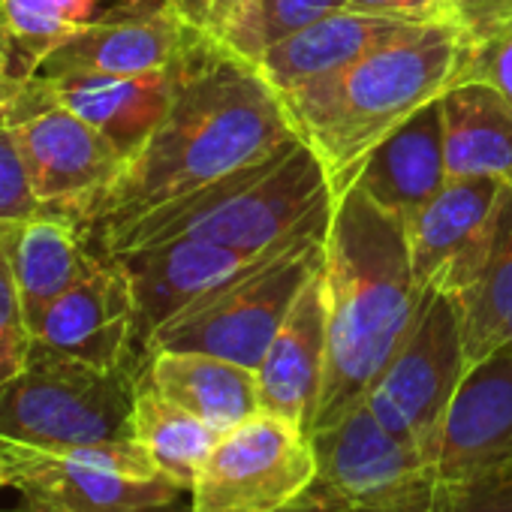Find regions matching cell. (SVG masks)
<instances>
[{"instance_id": "1", "label": "cell", "mask_w": 512, "mask_h": 512, "mask_svg": "<svg viewBox=\"0 0 512 512\" xmlns=\"http://www.w3.org/2000/svg\"><path fill=\"white\" fill-rule=\"evenodd\" d=\"M299 133L281 94L253 64L193 34L178 61L172 106L106 193L91 235L133 220L269 160Z\"/></svg>"}, {"instance_id": "2", "label": "cell", "mask_w": 512, "mask_h": 512, "mask_svg": "<svg viewBox=\"0 0 512 512\" xmlns=\"http://www.w3.org/2000/svg\"><path fill=\"white\" fill-rule=\"evenodd\" d=\"M425 293L413 278L404 214L350 184L326 235L329 356L311 434L365 401L413 332Z\"/></svg>"}, {"instance_id": "3", "label": "cell", "mask_w": 512, "mask_h": 512, "mask_svg": "<svg viewBox=\"0 0 512 512\" xmlns=\"http://www.w3.org/2000/svg\"><path fill=\"white\" fill-rule=\"evenodd\" d=\"M464 55L467 25L422 22L347 70L281 94L293 130L323 160L335 199L380 142L461 82Z\"/></svg>"}, {"instance_id": "4", "label": "cell", "mask_w": 512, "mask_h": 512, "mask_svg": "<svg viewBox=\"0 0 512 512\" xmlns=\"http://www.w3.org/2000/svg\"><path fill=\"white\" fill-rule=\"evenodd\" d=\"M332 211L335 190L329 172L317 151L296 136L269 160L100 238V250L124 253L175 238H202L235 250H269L329 226Z\"/></svg>"}, {"instance_id": "5", "label": "cell", "mask_w": 512, "mask_h": 512, "mask_svg": "<svg viewBox=\"0 0 512 512\" xmlns=\"http://www.w3.org/2000/svg\"><path fill=\"white\" fill-rule=\"evenodd\" d=\"M142 368H97L31 347L25 368L0 386V434L70 452L133 440V404Z\"/></svg>"}, {"instance_id": "6", "label": "cell", "mask_w": 512, "mask_h": 512, "mask_svg": "<svg viewBox=\"0 0 512 512\" xmlns=\"http://www.w3.org/2000/svg\"><path fill=\"white\" fill-rule=\"evenodd\" d=\"M326 235L314 232L293 241L241 278L193 302L148 341L145 359L157 350H187L256 371L290 308L323 269Z\"/></svg>"}, {"instance_id": "7", "label": "cell", "mask_w": 512, "mask_h": 512, "mask_svg": "<svg viewBox=\"0 0 512 512\" xmlns=\"http://www.w3.org/2000/svg\"><path fill=\"white\" fill-rule=\"evenodd\" d=\"M311 443L317 485L344 512H452V488L434 464L389 434L365 401L314 431Z\"/></svg>"}, {"instance_id": "8", "label": "cell", "mask_w": 512, "mask_h": 512, "mask_svg": "<svg viewBox=\"0 0 512 512\" xmlns=\"http://www.w3.org/2000/svg\"><path fill=\"white\" fill-rule=\"evenodd\" d=\"M314 482L311 434L260 410L214 440L193 479L190 512H281Z\"/></svg>"}, {"instance_id": "9", "label": "cell", "mask_w": 512, "mask_h": 512, "mask_svg": "<svg viewBox=\"0 0 512 512\" xmlns=\"http://www.w3.org/2000/svg\"><path fill=\"white\" fill-rule=\"evenodd\" d=\"M464 374L458 305L452 293L431 287L413 332L368 389L365 407L389 434L431 461L443 416Z\"/></svg>"}, {"instance_id": "10", "label": "cell", "mask_w": 512, "mask_h": 512, "mask_svg": "<svg viewBox=\"0 0 512 512\" xmlns=\"http://www.w3.org/2000/svg\"><path fill=\"white\" fill-rule=\"evenodd\" d=\"M10 130L40 211L67 217L91 235L106 193L127 166L118 145L58 103H43Z\"/></svg>"}, {"instance_id": "11", "label": "cell", "mask_w": 512, "mask_h": 512, "mask_svg": "<svg viewBox=\"0 0 512 512\" xmlns=\"http://www.w3.org/2000/svg\"><path fill=\"white\" fill-rule=\"evenodd\" d=\"M19 494V512H169L187 491L136 443H118L52 452Z\"/></svg>"}, {"instance_id": "12", "label": "cell", "mask_w": 512, "mask_h": 512, "mask_svg": "<svg viewBox=\"0 0 512 512\" xmlns=\"http://www.w3.org/2000/svg\"><path fill=\"white\" fill-rule=\"evenodd\" d=\"M314 232H329V226L311 229L305 235H314ZM305 235H299V238H305ZM299 238H293V241H299ZM293 241L269 247V250H235V247L202 241V238H175V241L115 253L124 263L130 284H133L136 338H139L142 356L148 350V341L172 317L187 311L202 296L241 278L244 272L260 266L278 250L290 247Z\"/></svg>"}, {"instance_id": "13", "label": "cell", "mask_w": 512, "mask_h": 512, "mask_svg": "<svg viewBox=\"0 0 512 512\" xmlns=\"http://www.w3.org/2000/svg\"><path fill=\"white\" fill-rule=\"evenodd\" d=\"M34 344L97 368H142L136 338V299L124 263L94 250L79 281L43 314Z\"/></svg>"}, {"instance_id": "14", "label": "cell", "mask_w": 512, "mask_h": 512, "mask_svg": "<svg viewBox=\"0 0 512 512\" xmlns=\"http://www.w3.org/2000/svg\"><path fill=\"white\" fill-rule=\"evenodd\" d=\"M193 31L169 0H121L103 19L67 37L37 76H145L169 70L190 46Z\"/></svg>"}, {"instance_id": "15", "label": "cell", "mask_w": 512, "mask_h": 512, "mask_svg": "<svg viewBox=\"0 0 512 512\" xmlns=\"http://www.w3.org/2000/svg\"><path fill=\"white\" fill-rule=\"evenodd\" d=\"M431 464L446 485L512 464V347L467 368L443 416Z\"/></svg>"}, {"instance_id": "16", "label": "cell", "mask_w": 512, "mask_h": 512, "mask_svg": "<svg viewBox=\"0 0 512 512\" xmlns=\"http://www.w3.org/2000/svg\"><path fill=\"white\" fill-rule=\"evenodd\" d=\"M181 61V58H178ZM178 61L169 70L145 73V76H34L25 88L19 121L37 112L43 103H58L94 124L103 136H109L118 151L130 160L148 136L166 118L175 85H178ZM16 121V124H19ZM13 124V127H16Z\"/></svg>"}, {"instance_id": "17", "label": "cell", "mask_w": 512, "mask_h": 512, "mask_svg": "<svg viewBox=\"0 0 512 512\" xmlns=\"http://www.w3.org/2000/svg\"><path fill=\"white\" fill-rule=\"evenodd\" d=\"M461 320L467 368L512 347V187H503L485 229L443 275Z\"/></svg>"}, {"instance_id": "18", "label": "cell", "mask_w": 512, "mask_h": 512, "mask_svg": "<svg viewBox=\"0 0 512 512\" xmlns=\"http://www.w3.org/2000/svg\"><path fill=\"white\" fill-rule=\"evenodd\" d=\"M329 356V305L326 263L308 281L287 320L281 323L269 353L256 368L263 410L278 413L311 434Z\"/></svg>"}, {"instance_id": "19", "label": "cell", "mask_w": 512, "mask_h": 512, "mask_svg": "<svg viewBox=\"0 0 512 512\" xmlns=\"http://www.w3.org/2000/svg\"><path fill=\"white\" fill-rule=\"evenodd\" d=\"M422 22L392 19V16H371L356 10H338L314 25L290 34L278 46H272L260 61L256 70L260 76L278 91H296L308 82L335 76L374 52L377 46L407 34Z\"/></svg>"}, {"instance_id": "20", "label": "cell", "mask_w": 512, "mask_h": 512, "mask_svg": "<svg viewBox=\"0 0 512 512\" xmlns=\"http://www.w3.org/2000/svg\"><path fill=\"white\" fill-rule=\"evenodd\" d=\"M446 175L443 142V97L416 112L386 142H380L362 163L353 184H359L374 202L395 214H413L440 187Z\"/></svg>"}, {"instance_id": "21", "label": "cell", "mask_w": 512, "mask_h": 512, "mask_svg": "<svg viewBox=\"0 0 512 512\" xmlns=\"http://www.w3.org/2000/svg\"><path fill=\"white\" fill-rule=\"evenodd\" d=\"M142 377L157 392H163L166 398L199 416L205 425H211L217 434L263 410L256 371L220 356L157 350L148 353Z\"/></svg>"}, {"instance_id": "22", "label": "cell", "mask_w": 512, "mask_h": 512, "mask_svg": "<svg viewBox=\"0 0 512 512\" xmlns=\"http://www.w3.org/2000/svg\"><path fill=\"white\" fill-rule=\"evenodd\" d=\"M500 193L503 184L488 178H449L437 196L404 217L419 290L440 287L452 263L485 229Z\"/></svg>"}, {"instance_id": "23", "label": "cell", "mask_w": 512, "mask_h": 512, "mask_svg": "<svg viewBox=\"0 0 512 512\" xmlns=\"http://www.w3.org/2000/svg\"><path fill=\"white\" fill-rule=\"evenodd\" d=\"M449 178H488L512 187V106L485 82H458L443 94Z\"/></svg>"}, {"instance_id": "24", "label": "cell", "mask_w": 512, "mask_h": 512, "mask_svg": "<svg viewBox=\"0 0 512 512\" xmlns=\"http://www.w3.org/2000/svg\"><path fill=\"white\" fill-rule=\"evenodd\" d=\"M85 238L88 232L79 223L52 214H37L16 226L13 263L31 332L85 272L94 253L85 247Z\"/></svg>"}, {"instance_id": "25", "label": "cell", "mask_w": 512, "mask_h": 512, "mask_svg": "<svg viewBox=\"0 0 512 512\" xmlns=\"http://www.w3.org/2000/svg\"><path fill=\"white\" fill-rule=\"evenodd\" d=\"M220 434L199 416L157 392L142 374L133 404V440L148 461L190 494L193 479Z\"/></svg>"}, {"instance_id": "26", "label": "cell", "mask_w": 512, "mask_h": 512, "mask_svg": "<svg viewBox=\"0 0 512 512\" xmlns=\"http://www.w3.org/2000/svg\"><path fill=\"white\" fill-rule=\"evenodd\" d=\"M121 0H0V52L22 79L76 31L103 19Z\"/></svg>"}, {"instance_id": "27", "label": "cell", "mask_w": 512, "mask_h": 512, "mask_svg": "<svg viewBox=\"0 0 512 512\" xmlns=\"http://www.w3.org/2000/svg\"><path fill=\"white\" fill-rule=\"evenodd\" d=\"M19 223L0 220V386L25 368L34 347V332L25 314L22 290L16 281V263H13V241Z\"/></svg>"}, {"instance_id": "28", "label": "cell", "mask_w": 512, "mask_h": 512, "mask_svg": "<svg viewBox=\"0 0 512 512\" xmlns=\"http://www.w3.org/2000/svg\"><path fill=\"white\" fill-rule=\"evenodd\" d=\"M338 10H350V0H256V13L232 55L256 67L272 46Z\"/></svg>"}, {"instance_id": "29", "label": "cell", "mask_w": 512, "mask_h": 512, "mask_svg": "<svg viewBox=\"0 0 512 512\" xmlns=\"http://www.w3.org/2000/svg\"><path fill=\"white\" fill-rule=\"evenodd\" d=\"M464 79L491 85L512 106V7L467 25Z\"/></svg>"}, {"instance_id": "30", "label": "cell", "mask_w": 512, "mask_h": 512, "mask_svg": "<svg viewBox=\"0 0 512 512\" xmlns=\"http://www.w3.org/2000/svg\"><path fill=\"white\" fill-rule=\"evenodd\" d=\"M169 7L193 34L235 52L256 13V0H169Z\"/></svg>"}, {"instance_id": "31", "label": "cell", "mask_w": 512, "mask_h": 512, "mask_svg": "<svg viewBox=\"0 0 512 512\" xmlns=\"http://www.w3.org/2000/svg\"><path fill=\"white\" fill-rule=\"evenodd\" d=\"M43 214L16 145L13 130H0V220H28Z\"/></svg>"}, {"instance_id": "32", "label": "cell", "mask_w": 512, "mask_h": 512, "mask_svg": "<svg viewBox=\"0 0 512 512\" xmlns=\"http://www.w3.org/2000/svg\"><path fill=\"white\" fill-rule=\"evenodd\" d=\"M449 488L452 512H512V464Z\"/></svg>"}, {"instance_id": "33", "label": "cell", "mask_w": 512, "mask_h": 512, "mask_svg": "<svg viewBox=\"0 0 512 512\" xmlns=\"http://www.w3.org/2000/svg\"><path fill=\"white\" fill-rule=\"evenodd\" d=\"M350 10L407 22H455L449 19L443 0H350Z\"/></svg>"}, {"instance_id": "34", "label": "cell", "mask_w": 512, "mask_h": 512, "mask_svg": "<svg viewBox=\"0 0 512 512\" xmlns=\"http://www.w3.org/2000/svg\"><path fill=\"white\" fill-rule=\"evenodd\" d=\"M49 455H52L49 449L0 434V488H10V485L19 488V482L28 479Z\"/></svg>"}, {"instance_id": "35", "label": "cell", "mask_w": 512, "mask_h": 512, "mask_svg": "<svg viewBox=\"0 0 512 512\" xmlns=\"http://www.w3.org/2000/svg\"><path fill=\"white\" fill-rule=\"evenodd\" d=\"M31 79H22L7 55L0 52V130H10L16 121H19V109H22V97H25V88H28Z\"/></svg>"}, {"instance_id": "36", "label": "cell", "mask_w": 512, "mask_h": 512, "mask_svg": "<svg viewBox=\"0 0 512 512\" xmlns=\"http://www.w3.org/2000/svg\"><path fill=\"white\" fill-rule=\"evenodd\" d=\"M443 7L449 13V19L461 22V25H473L497 10L506 7V0H443Z\"/></svg>"}, {"instance_id": "37", "label": "cell", "mask_w": 512, "mask_h": 512, "mask_svg": "<svg viewBox=\"0 0 512 512\" xmlns=\"http://www.w3.org/2000/svg\"><path fill=\"white\" fill-rule=\"evenodd\" d=\"M281 512H344L317 482L302 494V497H296L290 506H284Z\"/></svg>"}, {"instance_id": "38", "label": "cell", "mask_w": 512, "mask_h": 512, "mask_svg": "<svg viewBox=\"0 0 512 512\" xmlns=\"http://www.w3.org/2000/svg\"><path fill=\"white\" fill-rule=\"evenodd\" d=\"M0 512H19V509H0Z\"/></svg>"}, {"instance_id": "39", "label": "cell", "mask_w": 512, "mask_h": 512, "mask_svg": "<svg viewBox=\"0 0 512 512\" xmlns=\"http://www.w3.org/2000/svg\"><path fill=\"white\" fill-rule=\"evenodd\" d=\"M506 7H512V0H506ZM506 7H503V10H506Z\"/></svg>"}]
</instances>
